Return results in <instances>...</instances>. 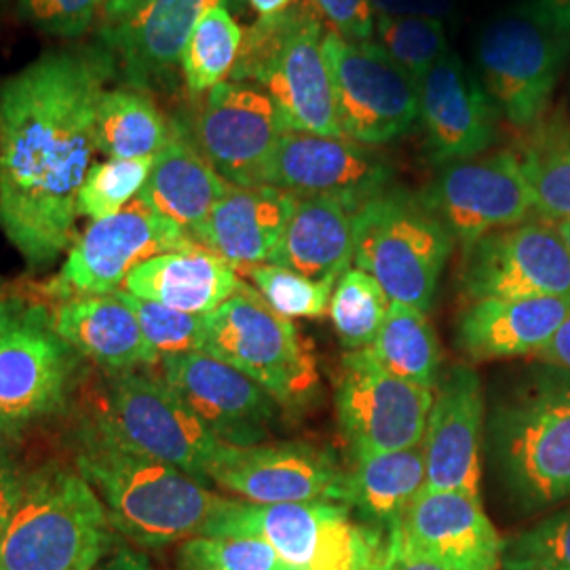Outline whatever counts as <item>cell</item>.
I'll use <instances>...</instances> for the list:
<instances>
[{
  "label": "cell",
  "mask_w": 570,
  "mask_h": 570,
  "mask_svg": "<svg viewBox=\"0 0 570 570\" xmlns=\"http://www.w3.org/2000/svg\"><path fill=\"white\" fill-rule=\"evenodd\" d=\"M117 68L106 45H87L49 51L0 85V230L30 268L79 239L96 112Z\"/></svg>",
  "instance_id": "obj_1"
},
{
  "label": "cell",
  "mask_w": 570,
  "mask_h": 570,
  "mask_svg": "<svg viewBox=\"0 0 570 570\" xmlns=\"http://www.w3.org/2000/svg\"><path fill=\"white\" fill-rule=\"evenodd\" d=\"M77 471L100 494L112 529L150 550L202 537L226 501L183 469L125 449L89 425Z\"/></svg>",
  "instance_id": "obj_2"
},
{
  "label": "cell",
  "mask_w": 570,
  "mask_h": 570,
  "mask_svg": "<svg viewBox=\"0 0 570 570\" xmlns=\"http://www.w3.org/2000/svg\"><path fill=\"white\" fill-rule=\"evenodd\" d=\"M115 550L100 494L77 469L45 465L0 537V570H96Z\"/></svg>",
  "instance_id": "obj_3"
},
{
  "label": "cell",
  "mask_w": 570,
  "mask_h": 570,
  "mask_svg": "<svg viewBox=\"0 0 570 570\" xmlns=\"http://www.w3.org/2000/svg\"><path fill=\"white\" fill-rule=\"evenodd\" d=\"M324 26L313 7L292 4L244 35L233 81L256 82L279 108L289 131L345 138L324 51Z\"/></svg>",
  "instance_id": "obj_4"
},
{
  "label": "cell",
  "mask_w": 570,
  "mask_h": 570,
  "mask_svg": "<svg viewBox=\"0 0 570 570\" xmlns=\"http://www.w3.org/2000/svg\"><path fill=\"white\" fill-rule=\"evenodd\" d=\"M202 537H254L296 570H385L391 537L334 501L261 505L226 499Z\"/></svg>",
  "instance_id": "obj_5"
},
{
  "label": "cell",
  "mask_w": 570,
  "mask_h": 570,
  "mask_svg": "<svg viewBox=\"0 0 570 570\" xmlns=\"http://www.w3.org/2000/svg\"><path fill=\"white\" fill-rule=\"evenodd\" d=\"M452 244L421 197L387 188L357 212L353 266L374 277L391 303L429 313Z\"/></svg>",
  "instance_id": "obj_6"
},
{
  "label": "cell",
  "mask_w": 570,
  "mask_h": 570,
  "mask_svg": "<svg viewBox=\"0 0 570 570\" xmlns=\"http://www.w3.org/2000/svg\"><path fill=\"white\" fill-rule=\"evenodd\" d=\"M89 428L202 482H209L228 446L165 379L138 370L112 372Z\"/></svg>",
  "instance_id": "obj_7"
},
{
  "label": "cell",
  "mask_w": 570,
  "mask_h": 570,
  "mask_svg": "<svg viewBox=\"0 0 570 570\" xmlns=\"http://www.w3.org/2000/svg\"><path fill=\"white\" fill-rule=\"evenodd\" d=\"M79 353L53 326V311L26 296H0V442L66 406Z\"/></svg>",
  "instance_id": "obj_8"
},
{
  "label": "cell",
  "mask_w": 570,
  "mask_h": 570,
  "mask_svg": "<svg viewBox=\"0 0 570 570\" xmlns=\"http://www.w3.org/2000/svg\"><path fill=\"white\" fill-rule=\"evenodd\" d=\"M492 449L508 487L524 505L548 508L569 499L570 374L543 379L499 407Z\"/></svg>",
  "instance_id": "obj_9"
},
{
  "label": "cell",
  "mask_w": 570,
  "mask_h": 570,
  "mask_svg": "<svg viewBox=\"0 0 570 570\" xmlns=\"http://www.w3.org/2000/svg\"><path fill=\"white\" fill-rule=\"evenodd\" d=\"M205 353L237 367L265 387L279 406H305L320 385L317 362L296 326L242 282L205 315Z\"/></svg>",
  "instance_id": "obj_10"
},
{
  "label": "cell",
  "mask_w": 570,
  "mask_h": 570,
  "mask_svg": "<svg viewBox=\"0 0 570 570\" xmlns=\"http://www.w3.org/2000/svg\"><path fill=\"white\" fill-rule=\"evenodd\" d=\"M569 51L570 39L522 4L492 18L480 32L475 61L499 117L518 129L539 127Z\"/></svg>",
  "instance_id": "obj_11"
},
{
  "label": "cell",
  "mask_w": 570,
  "mask_h": 570,
  "mask_svg": "<svg viewBox=\"0 0 570 570\" xmlns=\"http://www.w3.org/2000/svg\"><path fill=\"white\" fill-rule=\"evenodd\" d=\"M193 244L184 228L138 197L119 214L87 226L41 292L60 303L112 294L136 266Z\"/></svg>",
  "instance_id": "obj_12"
},
{
  "label": "cell",
  "mask_w": 570,
  "mask_h": 570,
  "mask_svg": "<svg viewBox=\"0 0 570 570\" xmlns=\"http://www.w3.org/2000/svg\"><path fill=\"white\" fill-rule=\"evenodd\" d=\"M343 136L383 146L406 136L419 119V82L374 41L324 39Z\"/></svg>",
  "instance_id": "obj_13"
},
{
  "label": "cell",
  "mask_w": 570,
  "mask_h": 570,
  "mask_svg": "<svg viewBox=\"0 0 570 570\" xmlns=\"http://www.w3.org/2000/svg\"><path fill=\"white\" fill-rule=\"evenodd\" d=\"M431 406V389L391 374L367 348L346 351L336 385V412L353 459L419 446Z\"/></svg>",
  "instance_id": "obj_14"
},
{
  "label": "cell",
  "mask_w": 570,
  "mask_h": 570,
  "mask_svg": "<svg viewBox=\"0 0 570 570\" xmlns=\"http://www.w3.org/2000/svg\"><path fill=\"white\" fill-rule=\"evenodd\" d=\"M421 199L463 247L534 214L522 159L513 150L444 165Z\"/></svg>",
  "instance_id": "obj_15"
},
{
  "label": "cell",
  "mask_w": 570,
  "mask_h": 570,
  "mask_svg": "<svg viewBox=\"0 0 570 570\" xmlns=\"http://www.w3.org/2000/svg\"><path fill=\"white\" fill-rule=\"evenodd\" d=\"M463 289L471 301L570 296V252L556 223L530 218L465 247Z\"/></svg>",
  "instance_id": "obj_16"
},
{
  "label": "cell",
  "mask_w": 570,
  "mask_h": 570,
  "mask_svg": "<svg viewBox=\"0 0 570 570\" xmlns=\"http://www.w3.org/2000/svg\"><path fill=\"white\" fill-rule=\"evenodd\" d=\"M275 102L247 82H223L207 94L188 136L233 186H263L273 150L287 134Z\"/></svg>",
  "instance_id": "obj_17"
},
{
  "label": "cell",
  "mask_w": 570,
  "mask_h": 570,
  "mask_svg": "<svg viewBox=\"0 0 570 570\" xmlns=\"http://www.w3.org/2000/svg\"><path fill=\"white\" fill-rule=\"evenodd\" d=\"M209 482L261 505L308 501L346 505L348 471L327 450L311 444H228Z\"/></svg>",
  "instance_id": "obj_18"
},
{
  "label": "cell",
  "mask_w": 570,
  "mask_h": 570,
  "mask_svg": "<svg viewBox=\"0 0 570 570\" xmlns=\"http://www.w3.org/2000/svg\"><path fill=\"white\" fill-rule=\"evenodd\" d=\"M391 183V167L372 146L348 138L287 131L266 165L265 184L294 195H326L362 209Z\"/></svg>",
  "instance_id": "obj_19"
},
{
  "label": "cell",
  "mask_w": 570,
  "mask_h": 570,
  "mask_svg": "<svg viewBox=\"0 0 570 570\" xmlns=\"http://www.w3.org/2000/svg\"><path fill=\"white\" fill-rule=\"evenodd\" d=\"M161 364L165 383L223 442L258 446L279 406L265 387L205 351L165 355Z\"/></svg>",
  "instance_id": "obj_20"
},
{
  "label": "cell",
  "mask_w": 570,
  "mask_h": 570,
  "mask_svg": "<svg viewBox=\"0 0 570 570\" xmlns=\"http://www.w3.org/2000/svg\"><path fill=\"white\" fill-rule=\"evenodd\" d=\"M419 119L429 159L442 167L480 157L497 140L499 112L478 72L454 51L419 82Z\"/></svg>",
  "instance_id": "obj_21"
},
{
  "label": "cell",
  "mask_w": 570,
  "mask_h": 570,
  "mask_svg": "<svg viewBox=\"0 0 570 570\" xmlns=\"http://www.w3.org/2000/svg\"><path fill=\"white\" fill-rule=\"evenodd\" d=\"M484 393L469 366H452L433 389L423 438L429 490H459L480 497Z\"/></svg>",
  "instance_id": "obj_22"
},
{
  "label": "cell",
  "mask_w": 570,
  "mask_h": 570,
  "mask_svg": "<svg viewBox=\"0 0 570 570\" xmlns=\"http://www.w3.org/2000/svg\"><path fill=\"white\" fill-rule=\"evenodd\" d=\"M395 534L449 570H501L505 539L490 522L482 497L425 489L407 508Z\"/></svg>",
  "instance_id": "obj_23"
},
{
  "label": "cell",
  "mask_w": 570,
  "mask_h": 570,
  "mask_svg": "<svg viewBox=\"0 0 570 570\" xmlns=\"http://www.w3.org/2000/svg\"><path fill=\"white\" fill-rule=\"evenodd\" d=\"M294 204V193L268 184L230 186L190 237L242 273L271 261Z\"/></svg>",
  "instance_id": "obj_24"
},
{
  "label": "cell",
  "mask_w": 570,
  "mask_h": 570,
  "mask_svg": "<svg viewBox=\"0 0 570 570\" xmlns=\"http://www.w3.org/2000/svg\"><path fill=\"white\" fill-rule=\"evenodd\" d=\"M570 317V296L480 298L456 324V346L471 362L537 355Z\"/></svg>",
  "instance_id": "obj_25"
},
{
  "label": "cell",
  "mask_w": 570,
  "mask_h": 570,
  "mask_svg": "<svg viewBox=\"0 0 570 570\" xmlns=\"http://www.w3.org/2000/svg\"><path fill=\"white\" fill-rule=\"evenodd\" d=\"M225 0H148L142 9L112 30H104V45L115 53L125 79L148 89L180 66L184 47L197 21Z\"/></svg>",
  "instance_id": "obj_26"
},
{
  "label": "cell",
  "mask_w": 570,
  "mask_h": 570,
  "mask_svg": "<svg viewBox=\"0 0 570 570\" xmlns=\"http://www.w3.org/2000/svg\"><path fill=\"white\" fill-rule=\"evenodd\" d=\"M239 285L235 266L204 245L193 244L136 266L122 282V292L184 313L207 315Z\"/></svg>",
  "instance_id": "obj_27"
},
{
  "label": "cell",
  "mask_w": 570,
  "mask_h": 570,
  "mask_svg": "<svg viewBox=\"0 0 570 570\" xmlns=\"http://www.w3.org/2000/svg\"><path fill=\"white\" fill-rule=\"evenodd\" d=\"M53 326L79 355L110 372L140 370L161 362L119 289L104 296L63 301L53 311Z\"/></svg>",
  "instance_id": "obj_28"
},
{
  "label": "cell",
  "mask_w": 570,
  "mask_h": 570,
  "mask_svg": "<svg viewBox=\"0 0 570 570\" xmlns=\"http://www.w3.org/2000/svg\"><path fill=\"white\" fill-rule=\"evenodd\" d=\"M355 207L326 195H296L271 265L311 279H338L353 265Z\"/></svg>",
  "instance_id": "obj_29"
},
{
  "label": "cell",
  "mask_w": 570,
  "mask_h": 570,
  "mask_svg": "<svg viewBox=\"0 0 570 570\" xmlns=\"http://www.w3.org/2000/svg\"><path fill=\"white\" fill-rule=\"evenodd\" d=\"M230 186L188 134L176 129L171 140L155 155L150 176L138 197L193 235Z\"/></svg>",
  "instance_id": "obj_30"
},
{
  "label": "cell",
  "mask_w": 570,
  "mask_h": 570,
  "mask_svg": "<svg viewBox=\"0 0 570 570\" xmlns=\"http://www.w3.org/2000/svg\"><path fill=\"white\" fill-rule=\"evenodd\" d=\"M425 487L428 463L421 442L412 449L355 459L348 471L346 505L357 511L364 524L391 537Z\"/></svg>",
  "instance_id": "obj_31"
},
{
  "label": "cell",
  "mask_w": 570,
  "mask_h": 570,
  "mask_svg": "<svg viewBox=\"0 0 570 570\" xmlns=\"http://www.w3.org/2000/svg\"><path fill=\"white\" fill-rule=\"evenodd\" d=\"M176 129L142 89H106L96 112V150L108 159L155 157Z\"/></svg>",
  "instance_id": "obj_32"
},
{
  "label": "cell",
  "mask_w": 570,
  "mask_h": 570,
  "mask_svg": "<svg viewBox=\"0 0 570 570\" xmlns=\"http://www.w3.org/2000/svg\"><path fill=\"white\" fill-rule=\"evenodd\" d=\"M367 351L391 374L407 383L435 389L440 381V343L428 313L391 303L379 336Z\"/></svg>",
  "instance_id": "obj_33"
},
{
  "label": "cell",
  "mask_w": 570,
  "mask_h": 570,
  "mask_svg": "<svg viewBox=\"0 0 570 570\" xmlns=\"http://www.w3.org/2000/svg\"><path fill=\"white\" fill-rule=\"evenodd\" d=\"M244 35L242 26L228 13L225 2L212 7L197 21L180 60L184 82L190 94H209L214 87L226 82L239 60Z\"/></svg>",
  "instance_id": "obj_34"
},
{
  "label": "cell",
  "mask_w": 570,
  "mask_h": 570,
  "mask_svg": "<svg viewBox=\"0 0 570 570\" xmlns=\"http://www.w3.org/2000/svg\"><path fill=\"white\" fill-rule=\"evenodd\" d=\"M520 159L534 214L550 223L570 220V131L539 127Z\"/></svg>",
  "instance_id": "obj_35"
},
{
  "label": "cell",
  "mask_w": 570,
  "mask_h": 570,
  "mask_svg": "<svg viewBox=\"0 0 570 570\" xmlns=\"http://www.w3.org/2000/svg\"><path fill=\"white\" fill-rule=\"evenodd\" d=\"M391 301L366 271L348 266L338 277L330 301V317L346 351L367 348L376 341Z\"/></svg>",
  "instance_id": "obj_36"
},
{
  "label": "cell",
  "mask_w": 570,
  "mask_h": 570,
  "mask_svg": "<svg viewBox=\"0 0 570 570\" xmlns=\"http://www.w3.org/2000/svg\"><path fill=\"white\" fill-rule=\"evenodd\" d=\"M376 45L416 82L449 53L446 26L433 18H376Z\"/></svg>",
  "instance_id": "obj_37"
},
{
  "label": "cell",
  "mask_w": 570,
  "mask_h": 570,
  "mask_svg": "<svg viewBox=\"0 0 570 570\" xmlns=\"http://www.w3.org/2000/svg\"><path fill=\"white\" fill-rule=\"evenodd\" d=\"M153 161L155 157L106 159L91 165L79 190V216L96 223L119 214L142 193Z\"/></svg>",
  "instance_id": "obj_38"
},
{
  "label": "cell",
  "mask_w": 570,
  "mask_h": 570,
  "mask_svg": "<svg viewBox=\"0 0 570 570\" xmlns=\"http://www.w3.org/2000/svg\"><path fill=\"white\" fill-rule=\"evenodd\" d=\"M254 289L265 298L266 305L287 320L294 317H322L326 315L332 292L338 279H311L284 266H249L242 271Z\"/></svg>",
  "instance_id": "obj_39"
},
{
  "label": "cell",
  "mask_w": 570,
  "mask_h": 570,
  "mask_svg": "<svg viewBox=\"0 0 570 570\" xmlns=\"http://www.w3.org/2000/svg\"><path fill=\"white\" fill-rule=\"evenodd\" d=\"M184 570H296L254 537H193L180 550Z\"/></svg>",
  "instance_id": "obj_40"
},
{
  "label": "cell",
  "mask_w": 570,
  "mask_h": 570,
  "mask_svg": "<svg viewBox=\"0 0 570 570\" xmlns=\"http://www.w3.org/2000/svg\"><path fill=\"white\" fill-rule=\"evenodd\" d=\"M119 294L136 313L146 341L161 355V360L165 355L205 351V341H207L205 315L184 313L171 306L142 301L122 289H119Z\"/></svg>",
  "instance_id": "obj_41"
},
{
  "label": "cell",
  "mask_w": 570,
  "mask_h": 570,
  "mask_svg": "<svg viewBox=\"0 0 570 570\" xmlns=\"http://www.w3.org/2000/svg\"><path fill=\"white\" fill-rule=\"evenodd\" d=\"M501 570H570V508L505 541Z\"/></svg>",
  "instance_id": "obj_42"
},
{
  "label": "cell",
  "mask_w": 570,
  "mask_h": 570,
  "mask_svg": "<svg viewBox=\"0 0 570 570\" xmlns=\"http://www.w3.org/2000/svg\"><path fill=\"white\" fill-rule=\"evenodd\" d=\"M106 0H18L20 16L58 39H79L102 11Z\"/></svg>",
  "instance_id": "obj_43"
},
{
  "label": "cell",
  "mask_w": 570,
  "mask_h": 570,
  "mask_svg": "<svg viewBox=\"0 0 570 570\" xmlns=\"http://www.w3.org/2000/svg\"><path fill=\"white\" fill-rule=\"evenodd\" d=\"M334 35L351 42L372 41L376 13L370 0H308Z\"/></svg>",
  "instance_id": "obj_44"
},
{
  "label": "cell",
  "mask_w": 570,
  "mask_h": 570,
  "mask_svg": "<svg viewBox=\"0 0 570 570\" xmlns=\"http://www.w3.org/2000/svg\"><path fill=\"white\" fill-rule=\"evenodd\" d=\"M28 478L13 450L0 442V537L20 508Z\"/></svg>",
  "instance_id": "obj_45"
},
{
  "label": "cell",
  "mask_w": 570,
  "mask_h": 570,
  "mask_svg": "<svg viewBox=\"0 0 570 570\" xmlns=\"http://www.w3.org/2000/svg\"><path fill=\"white\" fill-rule=\"evenodd\" d=\"M376 18H433L444 20L454 0H370Z\"/></svg>",
  "instance_id": "obj_46"
},
{
  "label": "cell",
  "mask_w": 570,
  "mask_h": 570,
  "mask_svg": "<svg viewBox=\"0 0 570 570\" xmlns=\"http://www.w3.org/2000/svg\"><path fill=\"white\" fill-rule=\"evenodd\" d=\"M522 7L570 39V0H522Z\"/></svg>",
  "instance_id": "obj_47"
},
{
  "label": "cell",
  "mask_w": 570,
  "mask_h": 570,
  "mask_svg": "<svg viewBox=\"0 0 570 570\" xmlns=\"http://www.w3.org/2000/svg\"><path fill=\"white\" fill-rule=\"evenodd\" d=\"M385 570H449L428 556L410 550L406 543L393 532L389 543L387 564Z\"/></svg>",
  "instance_id": "obj_48"
},
{
  "label": "cell",
  "mask_w": 570,
  "mask_h": 570,
  "mask_svg": "<svg viewBox=\"0 0 570 570\" xmlns=\"http://www.w3.org/2000/svg\"><path fill=\"white\" fill-rule=\"evenodd\" d=\"M534 357L548 366L570 374V317L562 326L558 327V332L551 336L550 343L543 346Z\"/></svg>",
  "instance_id": "obj_49"
},
{
  "label": "cell",
  "mask_w": 570,
  "mask_h": 570,
  "mask_svg": "<svg viewBox=\"0 0 570 570\" xmlns=\"http://www.w3.org/2000/svg\"><path fill=\"white\" fill-rule=\"evenodd\" d=\"M96 570H155V567L140 551L121 546L112 551L106 560H102Z\"/></svg>",
  "instance_id": "obj_50"
},
{
  "label": "cell",
  "mask_w": 570,
  "mask_h": 570,
  "mask_svg": "<svg viewBox=\"0 0 570 570\" xmlns=\"http://www.w3.org/2000/svg\"><path fill=\"white\" fill-rule=\"evenodd\" d=\"M148 0H106L102 7L104 30H112L136 16Z\"/></svg>",
  "instance_id": "obj_51"
},
{
  "label": "cell",
  "mask_w": 570,
  "mask_h": 570,
  "mask_svg": "<svg viewBox=\"0 0 570 570\" xmlns=\"http://www.w3.org/2000/svg\"><path fill=\"white\" fill-rule=\"evenodd\" d=\"M249 4L254 7V11L261 18H268V16H277L285 11L287 7L294 4V0H249Z\"/></svg>",
  "instance_id": "obj_52"
},
{
  "label": "cell",
  "mask_w": 570,
  "mask_h": 570,
  "mask_svg": "<svg viewBox=\"0 0 570 570\" xmlns=\"http://www.w3.org/2000/svg\"><path fill=\"white\" fill-rule=\"evenodd\" d=\"M558 226V233L562 235V239H564V244L569 247L570 252V220H562V223H556Z\"/></svg>",
  "instance_id": "obj_53"
},
{
  "label": "cell",
  "mask_w": 570,
  "mask_h": 570,
  "mask_svg": "<svg viewBox=\"0 0 570 570\" xmlns=\"http://www.w3.org/2000/svg\"><path fill=\"white\" fill-rule=\"evenodd\" d=\"M0 285H2V282H0Z\"/></svg>",
  "instance_id": "obj_54"
}]
</instances>
